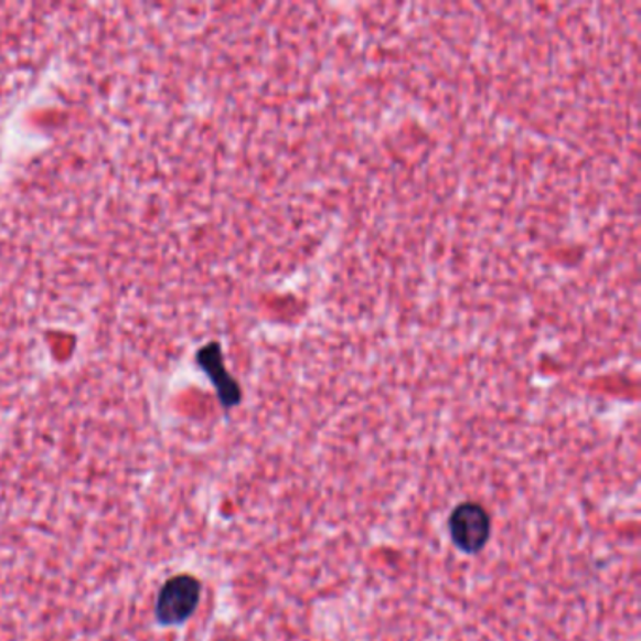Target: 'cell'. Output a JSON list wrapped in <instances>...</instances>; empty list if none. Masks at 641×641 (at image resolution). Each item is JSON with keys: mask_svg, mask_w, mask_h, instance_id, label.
<instances>
[{"mask_svg": "<svg viewBox=\"0 0 641 641\" xmlns=\"http://www.w3.org/2000/svg\"><path fill=\"white\" fill-rule=\"evenodd\" d=\"M202 595V584L194 576L183 574L168 579L160 589L157 603H154V617L162 627H178L189 621Z\"/></svg>", "mask_w": 641, "mask_h": 641, "instance_id": "cell-1", "label": "cell"}, {"mask_svg": "<svg viewBox=\"0 0 641 641\" xmlns=\"http://www.w3.org/2000/svg\"><path fill=\"white\" fill-rule=\"evenodd\" d=\"M448 531L458 549L467 555H474L488 546L491 538V517L482 504L463 502L451 512Z\"/></svg>", "mask_w": 641, "mask_h": 641, "instance_id": "cell-2", "label": "cell"}, {"mask_svg": "<svg viewBox=\"0 0 641 641\" xmlns=\"http://www.w3.org/2000/svg\"><path fill=\"white\" fill-rule=\"evenodd\" d=\"M200 360H202V365H204L205 371L210 373L211 381L215 384L216 392H218V397L223 400L224 407H235L239 403V399H242V392H239L237 384L229 378L228 373L224 371L218 354H216L215 360L213 357L205 360L202 356H200Z\"/></svg>", "mask_w": 641, "mask_h": 641, "instance_id": "cell-3", "label": "cell"}]
</instances>
